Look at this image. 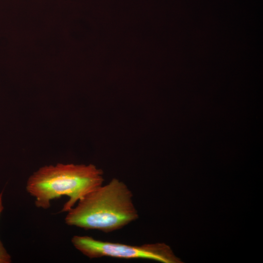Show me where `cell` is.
Wrapping results in <instances>:
<instances>
[{
  "label": "cell",
  "mask_w": 263,
  "mask_h": 263,
  "mask_svg": "<svg viewBox=\"0 0 263 263\" xmlns=\"http://www.w3.org/2000/svg\"><path fill=\"white\" fill-rule=\"evenodd\" d=\"M67 212V225L105 233L120 229L139 217L132 191L116 178L88 193Z\"/></svg>",
  "instance_id": "6da1fadb"
},
{
  "label": "cell",
  "mask_w": 263,
  "mask_h": 263,
  "mask_svg": "<svg viewBox=\"0 0 263 263\" xmlns=\"http://www.w3.org/2000/svg\"><path fill=\"white\" fill-rule=\"evenodd\" d=\"M103 171L93 164L58 163L42 167L28 178L26 189L37 207L48 209L51 202L62 196L68 200L61 212L68 211L88 193L101 186Z\"/></svg>",
  "instance_id": "7a4b0ae2"
},
{
  "label": "cell",
  "mask_w": 263,
  "mask_h": 263,
  "mask_svg": "<svg viewBox=\"0 0 263 263\" xmlns=\"http://www.w3.org/2000/svg\"><path fill=\"white\" fill-rule=\"evenodd\" d=\"M71 242L77 250L90 259L107 257L124 259L153 260L164 263H181L170 247L164 243L130 245L79 235L74 236Z\"/></svg>",
  "instance_id": "3957f363"
},
{
  "label": "cell",
  "mask_w": 263,
  "mask_h": 263,
  "mask_svg": "<svg viewBox=\"0 0 263 263\" xmlns=\"http://www.w3.org/2000/svg\"><path fill=\"white\" fill-rule=\"evenodd\" d=\"M2 192L0 194V215L3 209L2 203ZM11 262L10 255L7 253L0 240V263H10Z\"/></svg>",
  "instance_id": "277c9868"
}]
</instances>
